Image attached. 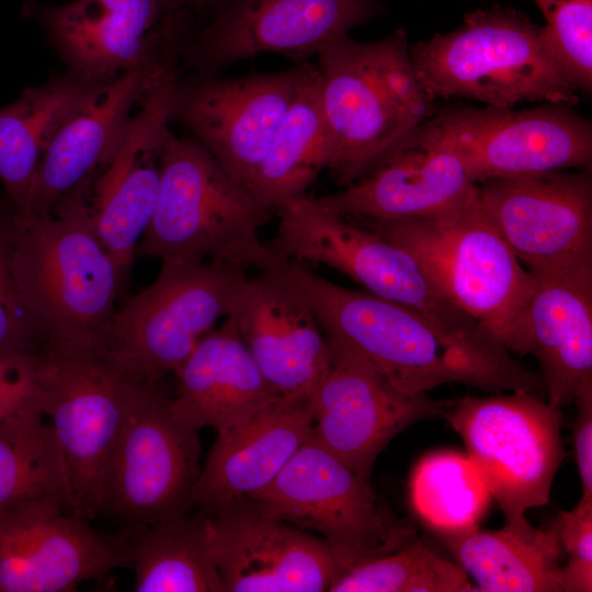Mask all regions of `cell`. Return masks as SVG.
Listing matches in <instances>:
<instances>
[{
    "instance_id": "35",
    "label": "cell",
    "mask_w": 592,
    "mask_h": 592,
    "mask_svg": "<svg viewBox=\"0 0 592 592\" xmlns=\"http://www.w3.org/2000/svg\"><path fill=\"white\" fill-rule=\"evenodd\" d=\"M548 44L579 92L592 91V0H533Z\"/></svg>"
},
{
    "instance_id": "19",
    "label": "cell",
    "mask_w": 592,
    "mask_h": 592,
    "mask_svg": "<svg viewBox=\"0 0 592 592\" xmlns=\"http://www.w3.org/2000/svg\"><path fill=\"white\" fill-rule=\"evenodd\" d=\"M206 516L225 592H323L342 572L321 538L267 514L251 497Z\"/></svg>"
},
{
    "instance_id": "6",
    "label": "cell",
    "mask_w": 592,
    "mask_h": 592,
    "mask_svg": "<svg viewBox=\"0 0 592 592\" xmlns=\"http://www.w3.org/2000/svg\"><path fill=\"white\" fill-rule=\"evenodd\" d=\"M477 192L428 218L373 221L374 231L409 252L453 306L513 353L535 277L482 213Z\"/></svg>"
},
{
    "instance_id": "36",
    "label": "cell",
    "mask_w": 592,
    "mask_h": 592,
    "mask_svg": "<svg viewBox=\"0 0 592 592\" xmlns=\"http://www.w3.org/2000/svg\"><path fill=\"white\" fill-rule=\"evenodd\" d=\"M15 209L0 200V351L42 353L47 340L25 307L11 270V228Z\"/></svg>"
},
{
    "instance_id": "18",
    "label": "cell",
    "mask_w": 592,
    "mask_h": 592,
    "mask_svg": "<svg viewBox=\"0 0 592 592\" xmlns=\"http://www.w3.org/2000/svg\"><path fill=\"white\" fill-rule=\"evenodd\" d=\"M328 372L309 397L312 437L352 470L369 478L379 453L414 422L443 417L452 400L394 386L368 363L328 341Z\"/></svg>"
},
{
    "instance_id": "23",
    "label": "cell",
    "mask_w": 592,
    "mask_h": 592,
    "mask_svg": "<svg viewBox=\"0 0 592 592\" xmlns=\"http://www.w3.org/2000/svg\"><path fill=\"white\" fill-rule=\"evenodd\" d=\"M173 76L177 61L122 72L69 116L39 161L30 218L52 216L61 197L89 180L96 168L107 164L125 138L136 101L145 100L155 87Z\"/></svg>"
},
{
    "instance_id": "7",
    "label": "cell",
    "mask_w": 592,
    "mask_h": 592,
    "mask_svg": "<svg viewBox=\"0 0 592 592\" xmlns=\"http://www.w3.org/2000/svg\"><path fill=\"white\" fill-rule=\"evenodd\" d=\"M246 269L214 260L164 259L156 280L115 312L105 350L135 379L175 373L215 323L228 317Z\"/></svg>"
},
{
    "instance_id": "39",
    "label": "cell",
    "mask_w": 592,
    "mask_h": 592,
    "mask_svg": "<svg viewBox=\"0 0 592 592\" xmlns=\"http://www.w3.org/2000/svg\"><path fill=\"white\" fill-rule=\"evenodd\" d=\"M578 413L573 430L574 456L580 476V498L592 499V385L574 399Z\"/></svg>"
},
{
    "instance_id": "33",
    "label": "cell",
    "mask_w": 592,
    "mask_h": 592,
    "mask_svg": "<svg viewBox=\"0 0 592 592\" xmlns=\"http://www.w3.org/2000/svg\"><path fill=\"white\" fill-rule=\"evenodd\" d=\"M409 496L415 514L436 534L478 527L492 499L471 459L449 451L429 454L417 464Z\"/></svg>"
},
{
    "instance_id": "32",
    "label": "cell",
    "mask_w": 592,
    "mask_h": 592,
    "mask_svg": "<svg viewBox=\"0 0 592 592\" xmlns=\"http://www.w3.org/2000/svg\"><path fill=\"white\" fill-rule=\"evenodd\" d=\"M43 412L0 423V511L30 502L73 513L64 452Z\"/></svg>"
},
{
    "instance_id": "17",
    "label": "cell",
    "mask_w": 592,
    "mask_h": 592,
    "mask_svg": "<svg viewBox=\"0 0 592 592\" xmlns=\"http://www.w3.org/2000/svg\"><path fill=\"white\" fill-rule=\"evenodd\" d=\"M163 15L157 0H75L45 7L41 21L70 75L105 83L117 72L178 61L192 20Z\"/></svg>"
},
{
    "instance_id": "11",
    "label": "cell",
    "mask_w": 592,
    "mask_h": 592,
    "mask_svg": "<svg viewBox=\"0 0 592 592\" xmlns=\"http://www.w3.org/2000/svg\"><path fill=\"white\" fill-rule=\"evenodd\" d=\"M278 226L269 244L284 259L323 264L362 284L369 294L409 307L456 332L482 330L453 306L421 264L374 230L346 221L305 193L275 208Z\"/></svg>"
},
{
    "instance_id": "27",
    "label": "cell",
    "mask_w": 592,
    "mask_h": 592,
    "mask_svg": "<svg viewBox=\"0 0 592 592\" xmlns=\"http://www.w3.org/2000/svg\"><path fill=\"white\" fill-rule=\"evenodd\" d=\"M173 414L197 430L220 431L280 395L271 387L241 340L234 320L206 334L175 372Z\"/></svg>"
},
{
    "instance_id": "21",
    "label": "cell",
    "mask_w": 592,
    "mask_h": 592,
    "mask_svg": "<svg viewBox=\"0 0 592 592\" xmlns=\"http://www.w3.org/2000/svg\"><path fill=\"white\" fill-rule=\"evenodd\" d=\"M477 187L456 150L429 118L361 179L316 200L343 218L405 221L451 209Z\"/></svg>"
},
{
    "instance_id": "30",
    "label": "cell",
    "mask_w": 592,
    "mask_h": 592,
    "mask_svg": "<svg viewBox=\"0 0 592 592\" xmlns=\"http://www.w3.org/2000/svg\"><path fill=\"white\" fill-rule=\"evenodd\" d=\"M328 147L318 71L309 64L248 189L275 212L282 202L304 194L326 169Z\"/></svg>"
},
{
    "instance_id": "2",
    "label": "cell",
    "mask_w": 592,
    "mask_h": 592,
    "mask_svg": "<svg viewBox=\"0 0 592 592\" xmlns=\"http://www.w3.org/2000/svg\"><path fill=\"white\" fill-rule=\"evenodd\" d=\"M316 57L329 143L326 169L345 187L428 121L435 100L415 76L402 29L372 42L343 36Z\"/></svg>"
},
{
    "instance_id": "37",
    "label": "cell",
    "mask_w": 592,
    "mask_h": 592,
    "mask_svg": "<svg viewBox=\"0 0 592 592\" xmlns=\"http://www.w3.org/2000/svg\"><path fill=\"white\" fill-rule=\"evenodd\" d=\"M43 412L41 353L0 351V423Z\"/></svg>"
},
{
    "instance_id": "41",
    "label": "cell",
    "mask_w": 592,
    "mask_h": 592,
    "mask_svg": "<svg viewBox=\"0 0 592 592\" xmlns=\"http://www.w3.org/2000/svg\"><path fill=\"white\" fill-rule=\"evenodd\" d=\"M163 15H169L182 10H195L200 12L207 0H157Z\"/></svg>"
},
{
    "instance_id": "14",
    "label": "cell",
    "mask_w": 592,
    "mask_h": 592,
    "mask_svg": "<svg viewBox=\"0 0 592 592\" xmlns=\"http://www.w3.org/2000/svg\"><path fill=\"white\" fill-rule=\"evenodd\" d=\"M431 121L477 184L496 178L591 169L592 124L571 105L534 109L454 106Z\"/></svg>"
},
{
    "instance_id": "29",
    "label": "cell",
    "mask_w": 592,
    "mask_h": 592,
    "mask_svg": "<svg viewBox=\"0 0 592 592\" xmlns=\"http://www.w3.org/2000/svg\"><path fill=\"white\" fill-rule=\"evenodd\" d=\"M106 83L69 75L26 88L19 99L0 109V180L20 218H30L35 175L52 138Z\"/></svg>"
},
{
    "instance_id": "34",
    "label": "cell",
    "mask_w": 592,
    "mask_h": 592,
    "mask_svg": "<svg viewBox=\"0 0 592 592\" xmlns=\"http://www.w3.org/2000/svg\"><path fill=\"white\" fill-rule=\"evenodd\" d=\"M330 592L476 591L465 570L419 538L406 546L342 571Z\"/></svg>"
},
{
    "instance_id": "13",
    "label": "cell",
    "mask_w": 592,
    "mask_h": 592,
    "mask_svg": "<svg viewBox=\"0 0 592 592\" xmlns=\"http://www.w3.org/2000/svg\"><path fill=\"white\" fill-rule=\"evenodd\" d=\"M384 11L380 0H207L181 57L198 76L266 53L304 59Z\"/></svg>"
},
{
    "instance_id": "24",
    "label": "cell",
    "mask_w": 592,
    "mask_h": 592,
    "mask_svg": "<svg viewBox=\"0 0 592 592\" xmlns=\"http://www.w3.org/2000/svg\"><path fill=\"white\" fill-rule=\"evenodd\" d=\"M312 433L309 398L282 396L217 431L193 488L194 505L209 514L264 490Z\"/></svg>"
},
{
    "instance_id": "20",
    "label": "cell",
    "mask_w": 592,
    "mask_h": 592,
    "mask_svg": "<svg viewBox=\"0 0 592 592\" xmlns=\"http://www.w3.org/2000/svg\"><path fill=\"white\" fill-rule=\"evenodd\" d=\"M129 566L122 537L96 532L88 519L30 502L0 511V592H69Z\"/></svg>"
},
{
    "instance_id": "3",
    "label": "cell",
    "mask_w": 592,
    "mask_h": 592,
    "mask_svg": "<svg viewBox=\"0 0 592 592\" xmlns=\"http://www.w3.org/2000/svg\"><path fill=\"white\" fill-rule=\"evenodd\" d=\"M86 182L67 193L57 217L20 218L10 263L19 294L50 344L105 348L122 275L96 238Z\"/></svg>"
},
{
    "instance_id": "1",
    "label": "cell",
    "mask_w": 592,
    "mask_h": 592,
    "mask_svg": "<svg viewBox=\"0 0 592 592\" xmlns=\"http://www.w3.org/2000/svg\"><path fill=\"white\" fill-rule=\"evenodd\" d=\"M275 271L305 298L328 341L403 391L424 394L451 383L492 394L545 390L540 376L486 330H449L417 310L337 285L287 259Z\"/></svg>"
},
{
    "instance_id": "31",
    "label": "cell",
    "mask_w": 592,
    "mask_h": 592,
    "mask_svg": "<svg viewBox=\"0 0 592 592\" xmlns=\"http://www.w3.org/2000/svg\"><path fill=\"white\" fill-rule=\"evenodd\" d=\"M136 592H225L215 562L207 516L189 514L125 531Z\"/></svg>"
},
{
    "instance_id": "15",
    "label": "cell",
    "mask_w": 592,
    "mask_h": 592,
    "mask_svg": "<svg viewBox=\"0 0 592 592\" xmlns=\"http://www.w3.org/2000/svg\"><path fill=\"white\" fill-rule=\"evenodd\" d=\"M590 170L496 178L478 186L480 209L530 272L592 267Z\"/></svg>"
},
{
    "instance_id": "28",
    "label": "cell",
    "mask_w": 592,
    "mask_h": 592,
    "mask_svg": "<svg viewBox=\"0 0 592 592\" xmlns=\"http://www.w3.org/2000/svg\"><path fill=\"white\" fill-rule=\"evenodd\" d=\"M476 591L562 592L563 554L555 522L535 527L520 516L497 531L478 527L459 534H436Z\"/></svg>"
},
{
    "instance_id": "8",
    "label": "cell",
    "mask_w": 592,
    "mask_h": 592,
    "mask_svg": "<svg viewBox=\"0 0 592 592\" xmlns=\"http://www.w3.org/2000/svg\"><path fill=\"white\" fill-rule=\"evenodd\" d=\"M170 400L157 382L139 380L105 463L98 515L125 531L184 516L194 506L200 430L179 420Z\"/></svg>"
},
{
    "instance_id": "26",
    "label": "cell",
    "mask_w": 592,
    "mask_h": 592,
    "mask_svg": "<svg viewBox=\"0 0 592 592\" xmlns=\"http://www.w3.org/2000/svg\"><path fill=\"white\" fill-rule=\"evenodd\" d=\"M169 122L168 90L158 88L144 100L143 111L132 119L118 151L96 182L91 226L122 276L156 209L160 166L155 159Z\"/></svg>"
},
{
    "instance_id": "22",
    "label": "cell",
    "mask_w": 592,
    "mask_h": 592,
    "mask_svg": "<svg viewBox=\"0 0 592 592\" xmlns=\"http://www.w3.org/2000/svg\"><path fill=\"white\" fill-rule=\"evenodd\" d=\"M228 317L280 396H311L329 369L331 348L308 303L277 271L247 276Z\"/></svg>"
},
{
    "instance_id": "16",
    "label": "cell",
    "mask_w": 592,
    "mask_h": 592,
    "mask_svg": "<svg viewBox=\"0 0 592 592\" xmlns=\"http://www.w3.org/2000/svg\"><path fill=\"white\" fill-rule=\"evenodd\" d=\"M308 66L236 78H177L170 88V121L186 127L231 178L248 187Z\"/></svg>"
},
{
    "instance_id": "4",
    "label": "cell",
    "mask_w": 592,
    "mask_h": 592,
    "mask_svg": "<svg viewBox=\"0 0 592 592\" xmlns=\"http://www.w3.org/2000/svg\"><path fill=\"white\" fill-rule=\"evenodd\" d=\"M410 58L433 100L460 96L494 109L521 102L573 106L579 101L543 27L512 7L494 4L465 14L457 29L411 46Z\"/></svg>"
},
{
    "instance_id": "5",
    "label": "cell",
    "mask_w": 592,
    "mask_h": 592,
    "mask_svg": "<svg viewBox=\"0 0 592 592\" xmlns=\"http://www.w3.org/2000/svg\"><path fill=\"white\" fill-rule=\"evenodd\" d=\"M159 166L156 209L136 255L214 260L261 272L283 261L258 235L275 212L231 178L195 138H180L169 129Z\"/></svg>"
},
{
    "instance_id": "38",
    "label": "cell",
    "mask_w": 592,
    "mask_h": 592,
    "mask_svg": "<svg viewBox=\"0 0 592 592\" xmlns=\"http://www.w3.org/2000/svg\"><path fill=\"white\" fill-rule=\"evenodd\" d=\"M555 524L569 560L592 563V499L580 498L573 509L560 511Z\"/></svg>"
},
{
    "instance_id": "12",
    "label": "cell",
    "mask_w": 592,
    "mask_h": 592,
    "mask_svg": "<svg viewBox=\"0 0 592 592\" xmlns=\"http://www.w3.org/2000/svg\"><path fill=\"white\" fill-rule=\"evenodd\" d=\"M43 410L64 452L73 513L98 515L103 469L138 379L105 348L50 344L41 353Z\"/></svg>"
},
{
    "instance_id": "10",
    "label": "cell",
    "mask_w": 592,
    "mask_h": 592,
    "mask_svg": "<svg viewBox=\"0 0 592 592\" xmlns=\"http://www.w3.org/2000/svg\"><path fill=\"white\" fill-rule=\"evenodd\" d=\"M251 498L267 514L321 538L342 571L417 538L410 525L379 505L369 478L312 436L274 481Z\"/></svg>"
},
{
    "instance_id": "40",
    "label": "cell",
    "mask_w": 592,
    "mask_h": 592,
    "mask_svg": "<svg viewBox=\"0 0 592 592\" xmlns=\"http://www.w3.org/2000/svg\"><path fill=\"white\" fill-rule=\"evenodd\" d=\"M562 592H591L592 563L568 560L561 566Z\"/></svg>"
},
{
    "instance_id": "25",
    "label": "cell",
    "mask_w": 592,
    "mask_h": 592,
    "mask_svg": "<svg viewBox=\"0 0 592 592\" xmlns=\"http://www.w3.org/2000/svg\"><path fill=\"white\" fill-rule=\"evenodd\" d=\"M532 274L513 353L538 361L547 402L561 409L592 385V267Z\"/></svg>"
},
{
    "instance_id": "9",
    "label": "cell",
    "mask_w": 592,
    "mask_h": 592,
    "mask_svg": "<svg viewBox=\"0 0 592 592\" xmlns=\"http://www.w3.org/2000/svg\"><path fill=\"white\" fill-rule=\"evenodd\" d=\"M443 418L460 436L505 521L545 505L565 457L560 409L526 390L452 400Z\"/></svg>"
}]
</instances>
